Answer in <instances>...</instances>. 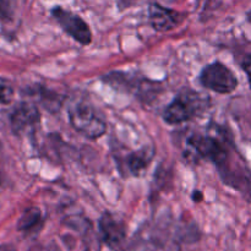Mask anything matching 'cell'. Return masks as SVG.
<instances>
[{"mask_svg": "<svg viewBox=\"0 0 251 251\" xmlns=\"http://www.w3.org/2000/svg\"><path fill=\"white\" fill-rule=\"evenodd\" d=\"M69 119L76 131L88 139H97L105 132V122L97 110L86 102H76L69 108Z\"/></svg>", "mask_w": 251, "mask_h": 251, "instance_id": "6da1fadb", "label": "cell"}, {"mask_svg": "<svg viewBox=\"0 0 251 251\" xmlns=\"http://www.w3.org/2000/svg\"><path fill=\"white\" fill-rule=\"evenodd\" d=\"M200 81L206 88L222 95L233 92L238 85L234 74L221 63H213L206 66L201 71Z\"/></svg>", "mask_w": 251, "mask_h": 251, "instance_id": "7a4b0ae2", "label": "cell"}, {"mask_svg": "<svg viewBox=\"0 0 251 251\" xmlns=\"http://www.w3.org/2000/svg\"><path fill=\"white\" fill-rule=\"evenodd\" d=\"M201 102L198 95H180L173 100L164 110V120L169 124H180L198 114L201 108Z\"/></svg>", "mask_w": 251, "mask_h": 251, "instance_id": "3957f363", "label": "cell"}, {"mask_svg": "<svg viewBox=\"0 0 251 251\" xmlns=\"http://www.w3.org/2000/svg\"><path fill=\"white\" fill-rule=\"evenodd\" d=\"M51 12H53V16L55 17L56 21L63 27L64 31L70 34L75 41L83 44V46H87L91 43L92 34H91L90 27L80 16L71 14L70 11H66L61 7H54Z\"/></svg>", "mask_w": 251, "mask_h": 251, "instance_id": "277c9868", "label": "cell"}, {"mask_svg": "<svg viewBox=\"0 0 251 251\" xmlns=\"http://www.w3.org/2000/svg\"><path fill=\"white\" fill-rule=\"evenodd\" d=\"M189 145L199 156L211 159L216 164H223L227 161L228 152L226 142L213 136H193L189 139Z\"/></svg>", "mask_w": 251, "mask_h": 251, "instance_id": "5b68a950", "label": "cell"}, {"mask_svg": "<svg viewBox=\"0 0 251 251\" xmlns=\"http://www.w3.org/2000/svg\"><path fill=\"white\" fill-rule=\"evenodd\" d=\"M100 232L105 244L113 250H119L126 238V228L123 221L105 212L100 220Z\"/></svg>", "mask_w": 251, "mask_h": 251, "instance_id": "8992f818", "label": "cell"}, {"mask_svg": "<svg viewBox=\"0 0 251 251\" xmlns=\"http://www.w3.org/2000/svg\"><path fill=\"white\" fill-rule=\"evenodd\" d=\"M183 15L178 11L161 6L158 4H152L150 6V21L152 27L158 32H167L176 28L181 21Z\"/></svg>", "mask_w": 251, "mask_h": 251, "instance_id": "52a82bcc", "label": "cell"}, {"mask_svg": "<svg viewBox=\"0 0 251 251\" xmlns=\"http://www.w3.org/2000/svg\"><path fill=\"white\" fill-rule=\"evenodd\" d=\"M39 120V112L37 107L28 104V103H21L11 114V126L16 134L26 130L27 127L33 126Z\"/></svg>", "mask_w": 251, "mask_h": 251, "instance_id": "ba28073f", "label": "cell"}, {"mask_svg": "<svg viewBox=\"0 0 251 251\" xmlns=\"http://www.w3.org/2000/svg\"><path fill=\"white\" fill-rule=\"evenodd\" d=\"M152 154H153V152L149 151L147 149L132 153L127 159V164H129V169L131 171V173L135 174V176H139L140 173H142L146 169V167L149 166Z\"/></svg>", "mask_w": 251, "mask_h": 251, "instance_id": "9c48e42d", "label": "cell"}, {"mask_svg": "<svg viewBox=\"0 0 251 251\" xmlns=\"http://www.w3.org/2000/svg\"><path fill=\"white\" fill-rule=\"evenodd\" d=\"M41 222H42L41 211H39L37 207H31L28 208V210L25 211V213L21 216V218H20L17 227H19L20 230L26 232V230L33 229V228L37 227Z\"/></svg>", "mask_w": 251, "mask_h": 251, "instance_id": "30bf717a", "label": "cell"}, {"mask_svg": "<svg viewBox=\"0 0 251 251\" xmlns=\"http://www.w3.org/2000/svg\"><path fill=\"white\" fill-rule=\"evenodd\" d=\"M242 68H243V70L247 73L248 78H249L250 87H251V54L245 56L244 60H243V63H242Z\"/></svg>", "mask_w": 251, "mask_h": 251, "instance_id": "8fae6325", "label": "cell"}, {"mask_svg": "<svg viewBox=\"0 0 251 251\" xmlns=\"http://www.w3.org/2000/svg\"><path fill=\"white\" fill-rule=\"evenodd\" d=\"M6 98V88L4 86H0V100H4Z\"/></svg>", "mask_w": 251, "mask_h": 251, "instance_id": "7c38bea8", "label": "cell"}, {"mask_svg": "<svg viewBox=\"0 0 251 251\" xmlns=\"http://www.w3.org/2000/svg\"><path fill=\"white\" fill-rule=\"evenodd\" d=\"M0 251H16L11 245H0Z\"/></svg>", "mask_w": 251, "mask_h": 251, "instance_id": "4fadbf2b", "label": "cell"}, {"mask_svg": "<svg viewBox=\"0 0 251 251\" xmlns=\"http://www.w3.org/2000/svg\"><path fill=\"white\" fill-rule=\"evenodd\" d=\"M248 20H249V22L251 24V11L248 14Z\"/></svg>", "mask_w": 251, "mask_h": 251, "instance_id": "5bb4252c", "label": "cell"}]
</instances>
